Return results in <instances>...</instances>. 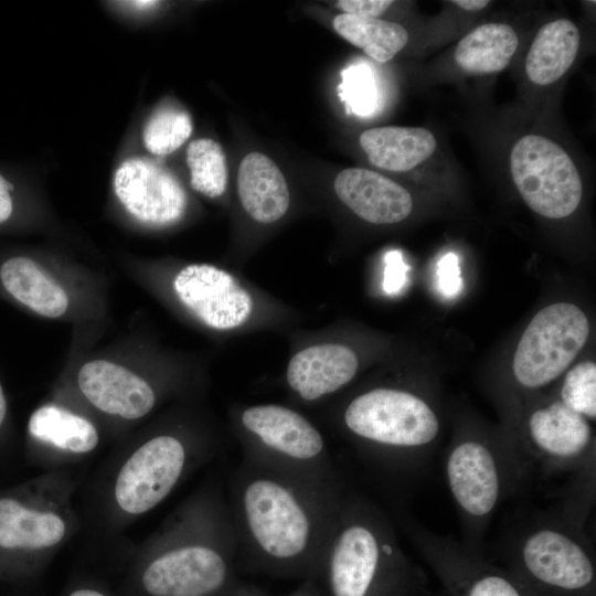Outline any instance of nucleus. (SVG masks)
<instances>
[{"mask_svg":"<svg viewBox=\"0 0 596 596\" xmlns=\"http://www.w3.org/2000/svg\"><path fill=\"white\" fill-rule=\"evenodd\" d=\"M77 385L97 409L124 419L141 418L156 404V393L148 381L104 359L84 363L77 373Z\"/></svg>","mask_w":596,"mask_h":596,"instance_id":"4468645a","label":"nucleus"},{"mask_svg":"<svg viewBox=\"0 0 596 596\" xmlns=\"http://www.w3.org/2000/svg\"><path fill=\"white\" fill-rule=\"evenodd\" d=\"M585 522L564 508L538 515L509 538L507 556L525 579L546 593L592 596L595 561Z\"/></svg>","mask_w":596,"mask_h":596,"instance_id":"423d86ee","label":"nucleus"},{"mask_svg":"<svg viewBox=\"0 0 596 596\" xmlns=\"http://www.w3.org/2000/svg\"><path fill=\"white\" fill-rule=\"evenodd\" d=\"M7 415H8V403H7L2 384L0 382V432L6 424Z\"/></svg>","mask_w":596,"mask_h":596,"instance_id":"f704fd0d","label":"nucleus"},{"mask_svg":"<svg viewBox=\"0 0 596 596\" xmlns=\"http://www.w3.org/2000/svg\"><path fill=\"white\" fill-rule=\"evenodd\" d=\"M347 489L242 459L230 511L238 564L281 578L318 581L322 555Z\"/></svg>","mask_w":596,"mask_h":596,"instance_id":"f257e3e1","label":"nucleus"},{"mask_svg":"<svg viewBox=\"0 0 596 596\" xmlns=\"http://www.w3.org/2000/svg\"><path fill=\"white\" fill-rule=\"evenodd\" d=\"M518 44V35L509 24L486 23L459 41L454 57L466 72H500L509 64Z\"/></svg>","mask_w":596,"mask_h":596,"instance_id":"4be33fe9","label":"nucleus"},{"mask_svg":"<svg viewBox=\"0 0 596 596\" xmlns=\"http://www.w3.org/2000/svg\"><path fill=\"white\" fill-rule=\"evenodd\" d=\"M191 187L209 196H221L227 184L225 155L221 146L212 139L193 140L187 150Z\"/></svg>","mask_w":596,"mask_h":596,"instance_id":"393cba45","label":"nucleus"},{"mask_svg":"<svg viewBox=\"0 0 596 596\" xmlns=\"http://www.w3.org/2000/svg\"><path fill=\"white\" fill-rule=\"evenodd\" d=\"M157 1H129L128 4L140 9H147L157 4Z\"/></svg>","mask_w":596,"mask_h":596,"instance_id":"e433bc0d","label":"nucleus"},{"mask_svg":"<svg viewBox=\"0 0 596 596\" xmlns=\"http://www.w3.org/2000/svg\"><path fill=\"white\" fill-rule=\"evenodd\" d=\"M439 286L445 296L454 297L461 287L460 268L458 257L453 254H446L438 265Z\"/></svg>","mask_w":596,"mask_h":596,"instance_id":"c85d7f7f","label":"nucleus"},{"mask_svg":"<svg viewBox=\"0 0 596 596\" xmlns=\"http://www.w3.org/2000/svg\"><path fill=\"white\" fill-rule=\"evenodd\" d=\"M215 596H268L260 588L251 585L235 582L233 585L216 594Z\"/></svg>","mask_w":596,"mask_h":596,"instance_id":"2f4dec72","label":"nucleus"},{"mask_svg":"<svg viewBox=\"0 0 596 596\" xmlns=\"http://www.w3.org/2000/svg\"><path fill=\"white\" fill-rule=\"evenodd\" d=\"M14 212L13 185L0 174V226L7 224L13 217Z\"/></svg>","mask_w":596,"mask_h":596,"instance_id":"7c9ffc66","label":"nucleus"},{"mask_svg":"<svg viewBox=\"0 0 596 596\" xmlns=\"http://www.w3.org/2000/svg\"><path fill=\"white\" fill-rule=\"evenodd\" d=\"M333 189L341 202L372 224H394L413 210L409 192L372 170L348 168L339 172Z\"/></svg>","mask_w":596,"mask_h":596,"instance_id":"dca6fc26","label":"nucleus"},{"mask_svg":"<svg viewBox=\"0 0 596 596\" xmlns=\"http://www.w3.org/2000/svg\"><path fill=\"white\" fill-rule=\"evenodd\" d=\"M459 8L466 11H479L489 4L488 0H455L453 1Z\"/></svg>","mask_w":596,"mask_h":596,"instance_id":"72a5a7b5","label":"nucleus"},{"mask_svg":"<svg viewBox=\"0 0 596 596\" xmlns=\"http://www.w3.org/2000/svg\"><path fill=\"white\" fill-rule=\"evenodd\" d=\"M418 576L386 514L347 490L318 577L328 596H415Z\"/></svg>","mask_w":596,"mask_h":596,"instance_id":"f03ea898","label":"nucleus"},{"mask_svg":"<svg viewBox=\"0 0 596 596\" xmlns=\"http://www.w3.org/2000/svg\"><path fill=\"white\" fill-rule=\"evenodd\" d=\"M510 169L519 193L535 213L563 219L579 205V173L567 152L551 139L521 137L511 150Z\"/></svg>","mask_w":596,"mask_h":596,"instance_id":"1a4fd4ad","label":"nucleus"},{"mask_svg":"<svg viewBox=\"0 0 596 596\" xmlns=\"http://www.w3.org/2000/svg\"><path fill=\"white\" fill-rule=\"evenodd\" d=\"M579 42V31L574 22L560 19L544 24L525 58L529 79L542 86L556 82L572 66Z\"/></svg>","mask_w":596,"mask_h":596,"instance_id":"412c9836","label":"nucleus"},{"mask_svg":"<svg viewBox=\"0 0 596 596\" xmlns=\"http://www.w3.org/2000/svg\"><path fill=\"white\" fill-rule=\"evenodd\" d=\"M340 96L347 100L353 111L368 115L375 105L376 93L370 70L355 65L343 72Z\"/></svg>","mask_w":596,"mask_h":596,"instance_id":"cd10ccee","label":"nucleus"},{"mask_svg":"<svg viewBox=\"0 0 596 596\" xmlns=\"http://www.w3.org/2000/svg\"><path fill=\"white\" fill-rule=\"evenodd\" d=\"M333 28L344 40L380 63L392 60L408 42L403 25L377 18L341 13L333 19Z\"/></svg>","mask_w":596,"mask_h":596,"instance_id":"b1692460","label":"nucleus"},{"mask_svg":"<svg viewBox=\"0 0 596 596\" xmlns=\"http://www.w3.org/2000/svg\"><path fill=\"white\" fill-rule=\"evenodd\" d=\"M191 457V446L174 434H159L141 444L116 478L119 508L129 514L153 509L181 480Z\"/></svg>","mask_w":596,"mask_h":596,"instance_id":"9d476101","label":"nucleus"},{"mask_svg":"<svg viewBox=\"0 0 596 596\" xmlns=\"http://www.w3.org/2000/svg\"><path fill=\"white\" fill-rule=\"evenodd\" d=\"M114 189L128 213L142 223L167 225L184 214V190L172 174L150 161L124 162L115 173Z\"/></svg>","mask_w":596,"mask_h":596,"instance_id":"ddd939ff","label":"nucleus"},{"mask_svg":"<svg viewBox=\"0 0 596 596\" xmlns=\"http://www.w3.org/2000/svg\"><path fill=\"white\" fill-rule=\"evenodd\" d=\"M142 574L151 596H215L235 582L238 544L222 501L196 502Z\"/></svg>","mask_w":596,"mask_h":596,"instance_id":"7ed1b4c3","label":"nucleus"},{"mask_svg":"<svg viewBox=\"0 0 596 596\" xmlns=\"http://www.w3.org/2000/svg\"><path fill=\"white\" fill-rule=\"evenodd\" d=\"M288 596H323L318 581L315 578L302 579L299 586Z\"/></svg>","mask_w":596,"mask_h":596,"instance_id":"473e14b6","label":"nucleus"},{"mask_svg":"<svg viewBox=\"0 0 596 596\" xmlns=\"http://www.w3.org/2000/svg\"><path fill=\"white\" fill-rule=\"evenodd\" d=\"M238 196L245 212L256 222L270 224L289 207V190L277 164L260 152H251L241 161Z\"/></svg>","mask_w":596,"mask_h":596,"instance_id":"6ab92c4d","label":"nucleus"},{"mask_svg":"<svg viewBox=\"0 0 596 596\" xmlns=\"http://www.w3.org/2000/svg\"><path fill=\"white\" fill-rule=\"evenodd\" d=\"M70 596H105V595L93 589H78V590L73 592Z\"/></svg>","mask_w":596,"mask_h":596,"instance_id":"c9c22d12","label":"nucleus"},{"mask_svg":"<svg viewBox=\"0 0 596 596\" xmlns=\"http://www.w3.org/2000/svg\"><path fill=\"white\" fill-rule=\"evenodd\" d=\"M589 321L575 305L557 302L541 309L517 345L512 372L526 390L543 387L571 365L589 334Z\"/></svg>","mask_w":596,"mask_h":596,"instance_id":"6e6552de","label":"nucleus"},{"mask_svg":"<svg viewBox=\"0 0 596 596\" xmlns=\"http://www.w3.org/2000/svg\"><path fill=\"white\" fill-rule=\"evenodd\" d=\"M340 423L362 457L397 475L422 470L441 430L440 418L426 398L387 385L351 397L341 411Z\"/></svg>","mask_w":596,"mask_h":596,"instance_id":"20e7f679","label":"nucleus"},{"mask_svg":"<svg viewBox=\"0 0 596 596\" xmlns=\"http://www.w3.org/2000/svg\"><path fill=\"white\" fill-rule=\"evenodd\" d=\"M236 423L244 459L317 482H342L324 437L299 412L279 404L251 405Z\"/></svg>","mask_w":596,"mask_h":596,"instance_id":"0eeeda50","label":"nucleus"},{"mask_svg":"<svg viewBox=\"0 0 596 596\" xmlns=\"http://www.w3.org/2000/svg\"><path fill=\"white\" fill-rule=\"evenodd\" d=\"M191 132V118L185 111L163 108L148 120L143 130V142L151 153L164 156L182 146Z\"/></svg>","mask_w":596,"mask_h":596,"instance_id":"a878e982","label":"nucleus"},{"mask_svg":"<svg viewBox=\"0 0 596 596\" xmlns=\"http://www.w3.org/2000/svg\"><path fill=\"white\" fill-rule=\"evenodd\" d=\"M360 146L370 162L389 171H408L433 155L434 135L421 127H379L363 131Z\"/></svg>","mask_w":596,"mask_h":596,"instance_id":"aec40b11","label":"nucleus"},{"mask_svg":"<svg viewBox=\"0 0 596 596\" xmlns=\"http://www.w3.org/2000/svg\"><path fill=\"white\" fill-rule=\"evenodd\" d=\"M393 4L391 0H340L337 7L347 14L376 18Z\"/></svg>","mask_w":596,"mask_h":596,"instance_id":"c756f323","label":"nucleus"},{"mask_svg":"<svg viewBox=\"0 0 596 596\" xmlns=\"http://www.w3.org/2000/svg\"><path fill=\"white\" fill-rule=\"evenodd\" d=\"M358 369V356L348 345L337 342L317 343L291 356L286 370V382L299 400L313 403L349 384Z\"/></svg>","mask_w":596,"mask_h":596,"instance_id":"2eb2a0df","label":"nucleus"},{"mask_svg":"<svg viewBox=\"0 0 596 596\" xmlns=\"http://www.w3.org/2000/svg\"><path fill=\"white\" fill-rule=\"evenodd\" d=\"M0 290L15 304L45 318H60L70 307L66 290L28 255L14 254L0 260Z\"/></svg>","mask_w":596,"mask_h":596,"instance_id":"a211bd4d","label":"nucleus"},{"mask_svg":"<svg viewBox=\"0 0 596 596\" xmlns=\"http://www.w3.org/2000/svg\"><path fill=\"white\" fill-rule=\"evenodd\" d=\"M530 472L517 445H498L471 434L456 437L444 456V473L465 545L480 552L498 507L525 485Z\"/></svg>","mask_w":596,"mask_h":596,"instance_id":"39448f33","label":"nucleus"},{"mask_svg":"<svg viewBox=\"0 0 596 596\" xmlns=\"http://www.w3.org/2000/svg\"><path fill=\"white\" fill-rule=\"evenodd\" d=\"M403 529L455 596H532L515 578L486 563L480 552L464 543L411 518L403 519Z\"/></svg>","mask_w":596,"mask_h":596,"instance_id":"9b49d317","label":"nucleus"},{"mask_svg":"<svg viewBox=\"0 0 596 596\" xmlns=\"http://www.w3.org/2000/svg\"><path fill=\"white\" fill-rule=\"evenodd\" d=\"M181 304L206 327L228 331L245 324L254 309L252 296L227 270L190 264L173 278Z\"/></svg>","mask_w":596,"mask_h":596,"instance_id":"f8f14e48","label":"nucleus"},{"mask_svg":"<svg viewBox=\"0 0 596 596\" xmlns=\"http://www.w3.org/2000/svg\"><path fill=\"white\" fill-rule=\"evenodd\" d=\"M558 400L594 422L596 418V364L584 361L572 368L560 389Z\"/></svg>","mask_w":596,"mask_h":596,"instance_id":"bb28decb","label":"nucleus"},{"mask_svg":"<svg viewBox=\"0 0 596 596\" xmlns=\"http://www.w3.org/2000/svg\"><path fill=\"white\" fill-rule=\"evenodd\" d=\"M31 438L72 454H86L96 448L99 435L87 418L56 405L36 408L28 422Z\"/></svg>","mask_w":596,"mask_h":596,"instance_id":"5701e85b","label":"nucleus"},{"mask_svg":"<svg viewBox=\"0 0 596 596\" xmlns=\"http://www.w3.org/2000/svg\"><path fill=\"white\" fill-rule=\"evenodd\" d=\"M66 524L55 512L38 508L18 492L0 494V553L9 556L58 544Z\"/></svg>","mask_w":596,"mask_h":596,"instance_id":"f3484780","label":"nucleus"}]
</instances>
